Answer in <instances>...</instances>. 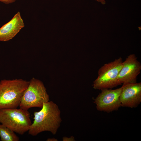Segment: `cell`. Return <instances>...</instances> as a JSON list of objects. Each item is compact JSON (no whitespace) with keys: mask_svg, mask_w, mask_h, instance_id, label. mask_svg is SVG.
Instances as JSON below:
<instances>
[{"mask_svg":"<svg viewBox=\"0 0 141 141\" xmlns=\"http://www.w3.org/2000/svg\"><path fill=\"white\" fill-rule=\"evenodd\" d=\"M34 115V121L28 131L29 134L35 136L45 131L56 134L62 120L61 111L56 103L49 101L44 103L41 109Z\"/></svg>","mask_w":141,"mask_h":141,"instance_id":"obj_1","label":"cell"},{"mask_svg":"<svg viewBox=\"0 0 141 141\" xmlns=\"http://www.w3.org/2000/svg\"><path fill=\"white\" fill-rule=\"evenodd\" d=\"M29 81L21 79H4L0 81V109L19 106Z\"/></svg>","mask_w":141,"mask_h":141,"instance_id":"obj_2","label":"cell"},{"mask_svg":"<svg viewBox=\"0 0 141 141\" xmlns=\"http://www.w3.org/2000/svg\"><path fill=\"white\" fill-rule=\"evenodd\" d=\"M28 110L21 108L0 109V123L15 132L23 135L32 123Z\"/></svg>","mask_w":141,"mask_h":141,"instance_id":"obj_3","label":"cell"},{"mask_svg":"<svg viewBox=\"0 0 141 141\" xmlns=\"http://www.w3.org/2000/svg\"><path fill=\"white\" fill-rule=\"evenodd\" d=\"M49 101V95L43 82L33 78L22 96L20 108L28 110L30 108H42L44 103Z\"/></svg>","mask_w":141,"mask_h":141,"instance_id":"obj_4","label":"cell"},{"mask_svg":"<svg viewBox=\"0 0 141 141\" xmlns=\"http://www.w3.org/2000/svg\"><path fill=\"white\" fill-rule=\"evenodd\" d=\"M122 58L104 64L99 69L98 76L92 86L95 89H110L118 85L117 77L123 65Z\"/></svg>","mask_w":141,"mask_h":141,"instance_id":"obj_5","label":"cell"},{"mask_svg":"<svg viewBox=\"0 0 141 141\" xmlns=\"http://www.w3.org/2000/svg\"><path fill=\"white\" fill-rule=\"evenodd\" d=\"M121 87L112 90L104 89L95 99L94 103L99 111L110 112L118 110L121 106L120 99Z\"/></svg>","mask_w":141,"mask_h":141,"instance_id":"obj_6","label":"cell"},{"mask_svg":"<svg viewBox=\"0 0 141 141\" xmlns=\"http://www.w3.org/2000/svg\"><path fill=\"white\" fill-rule=\"evenodd\" d=\"M141 70V63L135 55H130L123 62L122 67L118 75V85L136 83L137 77Z\"/></svg>","mask_w":141,"mask_h":141,"instance_id":"obj_7","label":"cell"},{"mask_svg":"<svg viewBox=\"0 0 141 141\" xmlns=\"http://www.w3.org/2000/svg\"><path fill=\"white\" fill-rule=\"evenodd\" d=\"M120 95L121 106L135 108L141 102V83L123 84Z\"/></svg>","mask_w":141,"mask_h":141,"instance_id":"obj_8","label":"cell"},{"mask_svg":"<svg viewBox=\"0 0 141 141\" xmlns=\"http://www.w3.org/2000/svg\"><path fill=\"white\" fill-rule=\"evenodd\" d=\"M24 26L20 13L18 12L10 21L0 28V41L12 39Z\"/></svg>","mask_w":141,"mask_h":141,"instance_id":"obj_9","label":"cell"},{"mask_svg":"<svg viewBox=\"0 0 141 141\" xmlns=\"http://www.w3.org/2000/svg\"><path fill=\"white\" fill-rule=\"evenodd\" d=\"M0 137L2 141H18L19 138L15 132L4 125L0 124Z\"/></svg>","mask_w":141,"mask_h":141,"instance_id":"obj_10","label":"cell"},{"mask_svg":"<svg viewBox=\"0 0 141 141\" xmlns=\"http://www.w3.org/2000/svg\"><path fill=\"white\" fill-rule=\"evenodd\" d=\"M16 0H0V2L5 4H8L14 2Z\"/></svg>","mask_w":141,"mask_h":141,"instance_id":"obj_11","label":"cell"},{"mask_svg":"<svg viewBox=\"0 0 141 141\" xmlns=\"http://www.w3.org/2000/svg\"><path fill=\"white\" fill-rule=\"evenodd\" d=\"M63 141H74V139L73 136L70 138H67L64 137L63 138Z\"/></svg>","mask_w":141,"mask_h":141,"instance_id":"obj_12","label":"cell"},{"mask_svg":"<svg viewBox=\"0 0 141 141\" xmlns=\"http://www.w3.org/2000/svg\"><path fill=\"white\" fill-rule=\"evenodd\" d=\"M97 2H99L102 4H105L106 3L105 0H95Z\"/></svg>","mask_w":141,"mask_h":141,"instance_id":"obj_13","label":"cell"},{"mask_svg":"<svg viewBox=\"0 0 141 141\" xmlns=\"http://www.w3.org/2000/svg\"><path fill=\"white\" fill-rule=\"evenodd\" d=\"M57 140L56 139H55V138H48L47 140V141H57Z\"/></svg>","mask_w":141,"mask_h":141,"instance_id":"obj_14","label":"cell"}]
</instances>
